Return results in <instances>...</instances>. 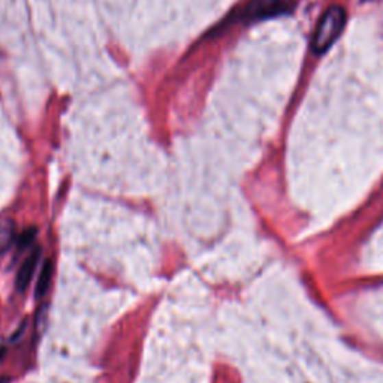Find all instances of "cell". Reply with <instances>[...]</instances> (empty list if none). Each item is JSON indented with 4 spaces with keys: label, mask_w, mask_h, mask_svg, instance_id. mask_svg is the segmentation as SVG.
<instances>
[{
    "label": "cell",
    "mask_w": 383,
    "mask_h": 383,
    "mask_svg": "<svg viewBox=\"0 0 383 383\" xmlns=\"http://www.w3.org/2000/svg\"><path fill=\"white\" fill-rule=\"evenodd\" d=\"M347 21V12L343 6L334 5L323 12L312 39V51L317 55L325 54L337 42L343 34Z\"/></svg>",
    "instance_id": "6da1fadb"
},
{
    "label": "cell",
    "mask_w": 383,
    "mask_h": 383,
    "mask_svg": "<svg viewBox=\"0 0 383 383\" xmlns=\"http://www.w3.org/2000/svg\"><path fill=\"white\" fill-rule=\"evenodd\" d=\"M297 0H250L243 10V20L256 23L291 14Z\"/></svg>",
    "instance_id": "7a4b0ae2"
},
{
    "label": "cell",
    "mask_w": 383,
    "mask_h": 383,
    "mask_svg": "<svg viewBox=\"0 0 383 383\" xmlns=\"http://www.w3.org/2000/svg\"><path fill=\"white\" fill-rule=\"evenodd\" d=\"M39 256H40V249L38 247L34 250V254H30V256L24 260V264L20 267L18 274H17V282H15V284H17V289L20 292L26 291L30 284L32 277H34L36 265L39 262Z\"/></svg>",
    "instance_id": "3957f363"
},
{
    "label": "cell",
    "mask_w": 383,
    "mask_h": 383,
    "mask_svg": "<svg viewBox=\"0 0 383 383\" xmlns=\"http://www.w3.org/2000/svg\"><path fill=\"white\" fill-rule=\"evenodd\" d=\"M53 271H54V267H53L51 260L50 259L45 260L44 265H42V271H40V274H39L36 289H35V297L36 298L45 297V293H47L48 288H50V284H51Z\"/></svg>",
    "instance_id": "277c9868"
},
{
    "label": "cell",
    "mask_w": 383,
    "mask_h": 383,
    "mask_svg": "<svg viewBox=\"0 0 383 383\" xmlns=\"http://www.w3.org/2000/svg\"><path fill=\"white\" fill-rule=\"evenodd\" d=\"M12 238H14L12 220H2V222H0V255L10 247Z\"/></svg>",
    "instance_id": "5b68a950"
},
{
    "label": "cell",
    "mask_w": 383,
    "mask_h": 383,
    "mask_svg": "<svg viewBox=\"0 0 383 383\" xmlns=\"http://www.w3.org/2000/svg\"><path fill=\"white\" fill-rule=\"evenodd\" d=\"M36 227H27V230H24L21 234H20V237H18V247L20 249H26L29 247L32 243H34V240L36 238Z\"/></svg>",
    "instance_id": "8992f818"
}]
</instances>
